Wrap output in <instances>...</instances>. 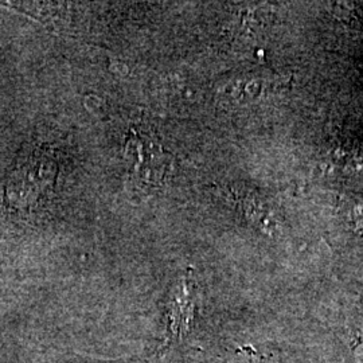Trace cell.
<instances>
[{
    "mask_svg": "<svg viewBox=\"0 0 363 363\" xmlns=\"http://www.w3.org/2000/svg\"><path fill=\"white\" fill-rule=\"evenodd\" d=\"M276 86L277 82L268 79H238L223 89V96L237 104H245L272 93Z\"/></svg>",
    "mask_w": 363,
    "mask_h": 363,
    "instance_id": "6da1fadb",
    "label": "cell"
},
{
    "mask_svg": "<svg viewBox=\"0 0 363 363\" xmlns=\"http://www.w3.org/2000/svg\"><path fill=\"white\" fill-rule=\"evenodd\" d=\"M349 218H350L352 228L363 233V203L351 208L349 211Z\"/></svg>",
    "mask_w": 363,
    "mask_h": 363,
    "instance_id": "7a4b0ae2",
    "label": "cell"
},
{
    "mask_svg": "<svg viewBox=\"0 0 363 363\" xmlns=\"http://www.w3.org/2000/svg\"><path fill=\"white\" fill-rule=\"evenodd\" d=\"M355 358H357V363H363V343L355 351Z\"/></svg>",
    "mask_w": 363,
    "mask_h": 363,
    "instance_id": "3957f363",
    "label": "cell"
}]
</instances>
